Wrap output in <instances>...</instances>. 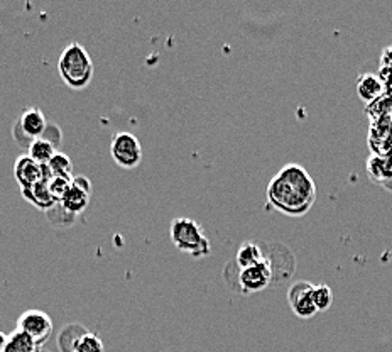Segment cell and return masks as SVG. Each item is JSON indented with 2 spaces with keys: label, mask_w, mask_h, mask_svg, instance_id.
<instances>
[{
  "label": "cell",
  "mask_w": 392,
  "mask_h": 352,
  "mask_svg": "<svg viewBox=\"0 0 392 352\" xmlns=\"http://www.w3.org/2000/svg\"><path fill=\"white\" fill-rule=\"evenodd\" d=\"M48 168L53 176L73 180V161H71L70 156L63 155V152H56L53 156V160L48 162Z\"/></svg>",
  "instance_id": "obj_17"
},
{
  "label": "cell",
  "mask_w": 392,
  "mask_h": 352,
  "mask_svg": "<svg viewBox=\"0 0 392 352\" xmlns=\"http://www.w3.org/2000/svg\"><path fill=\"white\" fill-rule=\"evenodd\" d=\"M267 261V254H265L264 247L259 246L257 242L247 241L242 242L235 254V266L238 269L250 268V266H257Z\"/></svg>",
  "instance_id": "obj_12"
},
{
  "label": "cell",
  "mask_w": 392,
  "mask_h": 352,
  "mask_svg": "<svg viewBox=\"0 0 392 352\" xmlns=\"http://www.w3.org/2000/svg\"><path fill=\"white\" fill-rule=\"evenodd\" d=\"M7 341H9V336H7V333L0 332V352H6Z\"/></svg>",
  "instance_id": "obj_23"
},
{
  "label": "cell",
  "mask_w": 392,
  "mask_h": 352,
  "mask_svg": "<svg viewBox=\"0 0 392 352\" xmlns=\"http://www.w3.org/2000/svg\"><path fill=\"white\" fill-rule=\"evenodd\" d=\"M58 73L71 90L87 88L95 75L92 56L80 43L68 44L58 61Z\"/></svg>",
  "instance_id": "obj_2"
},
{
  "label": "cell",
  "mask_w": 392,
  "mask_h": 352,
  "mask_svg": "<svg viewBox=\"0 0 392 352\" xmlns=\"http://www.w3.org/2000/svg\"><path fill=\"white\" fill-rule=\"evenodd\" d=\"M71 352H105V346L97 333L87 331L76 338Z\"/></svg>",
  "instance_id": "obj_18"
},
{
  "label": "cell",
  "mask_w": 392,
  "mask_h": 352,
  "mask_svg": "<svg viewBox=\"0 0 392 352\" xmlns=\"http://www.w3.org/2000/svg\"><path fill=\"white\" fill-rule=\"evenodd\" d=\"M56 152H58L56 147H54L51 143L44 141L43 138L34 139L33 144H31L29 149H27V156H29L34 162H38L39 166L48 165Z\"/></svg>",
  "instance_id": "obj_15"
},
{
  "label": "cell",
  "mask_w": 392,
  "mask_h": 352,
  "mask_svg": "<svg viewBox=\"0 0 392 352\" xmlns=\"http://www.w3.org/2000/svg\"><path fill=\"white\" fill-rule=\"evenodd\" d=\"M317 200V185L301 165L291 162L272 176L267 185V202L290 217H303Z\"/></svg>",
  "instance_id": "obj_1"
},
{
  "label": "cell",
  "mask_w": 392,
  "mask_h": 352,
  "mask_svg": "<svg viewBox=\"0 0 392 352\" xmlns=\"http://www.w3.org/2000/svg\"><path fill=\"white\" fill-rule=\"evenodd\" d=\"M272 278H274V271H272V266L269 263V259L257 266H250V268L238 269L237 283L240 284L238 290L245 293V295H249V293L263 291L269 286L270 283H272Z\"/></svg>",
  "instance_id": "obj_6"
},
{
  "label": "cell",
  "mask_w": 392,
  "mask_h": 352,
  "mask_svg": "<svg viewBox=\"0 0 392 352\" xmlns=\"http://www.w3.org/2000/svg\"><path fill=\"white\" fill-rule=\"evenodd\" d=\"M41 346L24 332L16 331L9 336L6 352H39Z\"/></svg>",
  "instance_id": "obj_16"
},
{
  "label": "cell",
  "mask_w": 392,
  "mask_h": 352,
  "mask_svg": "<svg viewBox=\"0 0 392 352\" xmlns=\"http://www.w3.org/2000/svg\"><path fill=\"white\" fill-rule=\"evenodd\" d=\"M16 331L27 333L39 346H43L53 333V320L43 310H26L17 319Z\"/></svg>",
  "instance_id": "obj_5"
},
{
  "label": "cell",
  "mask_w": 392,
  "mask_h": 352,
  "mask_svg": "<svg viewBox=\"0 0 392 352\" xmlns=\"http://www.w3.org/2000/svg\"><path fill=\"white\" fill-rule=\"evenodd\" d=\"M313 301L318 311H327L333 304V291L328 284H314L313 286Z\"/></svg>",
  "instance_id": "obj_19"
},
{
  "label": "cell",
  "mask_w": 392,
  "mask_h": 352,
  "mask_svg": "<svg viewBox=\"0 0 392 352\" xmlns=\"http://www.w3.org/2000/svg\"><path fill=\"white\" fill-rule=\"evenodd\" d=\"M313 286L314 284L308 281H297L287 291V300L296 317L311 319L318 314L313 301Z\"/></svg>",
  "instance_id": "obj_8"
},
{
  "label": "cell",
  "mask_w": 392,
  "mask_h": 352,
  "mask_svg": "<svg viewBox=\"0 0 392 352\" xmlns=\"http://www.w3.org/2000/svg\"><path fill=\"white\" fill-rule=\"evenodd\" d=\"M382 90H384V83L378 76L372 73H365L359 76L357 81V93L364 102H374L381 97Z\"/></svg>",
  "instance_id": "obj_14"
},
{
  "label": "cell",
  "mask_w": 392,
  "mask_h": 352,
  "mask_svg": "<svg viewBox=\"0 0 392 352\" xmlns=\"http://www.w3.org/2000/svg\"><path fill=\"white\" fill-rule=\"evenodd\" d=\"M46 215L49 222L54 225H71L76 220V215L70 214V212H68L60 202H58L54 207H51V209L46 212Z\"/></svg>",
  "instance_id": "obj_20"
},
{
  "label": "cell",
  "mask_w": 392,
  "mask_h": 352,
  "mask_svg": "<svg viewBox=\"0 0 392 352\" xmlns=\"http://www.w3.org/2000/svg\"><path fill=\"white\" fill-rule=\"evenodd\" d=\"M169 236L176 249L184 252L193 259H201L211 252L210 239L206 237L205 230L195 219L176 217L171 222Z\"/></svg>",
  "instance_id": "obj_3"
},
{
  "label": "cell",
  "mask_w": 392,
  "mask_h": 352,
  "mask_svg": "<svg viewBox=\"0 0 392 352\" xmlns=\"http://www.w3.org/2000/svg\"><path fill=\"white\" fill-rule=\"evenodd\" d=\"M90 198H92V182L87 176L80 175L73 176L70 188H68V192L61 198L60 203L70 214L78 217L88 207Z\"/></svg>",
  "instance_id": "obj_7"
},
{
  "label": "cell",
  "mask_w": 392,
  "mask_h": 352,
  "mask_svg": "<svg viewBox=\"0 0 392 352\" xmlns=\"http://www.w3.org/2000/svg\"><path fill=\"white\" fill-rule=\"evenodd\" d=\"M367 171L374 182L381 185L392 182V156H372L367 162Z\"/></svg>",
  "instance_id": "obj_13"
},
{
  "label": "cell",
  "mask_w": 392,
  "mask_h": 352,
  "mask_svg": "<svg viewBox=\"0 0 392 352\" xmlns=\"http://www.w3.org/2000/svg\"><path fill=\"white\" fill-rule=\"evenodd\" d=\"M110 156L120 168H137L142 161L141 141L132 133H117L110 141Z\"/></svg>",
  "instance_id": "obj_4"
},
{
  "label": "cell",
  "mask_w": 392,
  "mask_h": 352,
  "mask_svg": "<svg viewBox=\"0 0 392 352\" xmlns=\"http://www.w3.org/2000/svg\"><path fill=\"white\" fill-rule=\"evenodd\" d=\"M41 138L44 139V141H48V143H51L54 147H60V144H61V139H63V134H61V129L58 128L56 124H48V128L46 130H44V134L41 135Z\"/></svg>",
  "instance_id": "obj_22"
},
{
  "label": "cell",
  "mask_w": 392,
  "mask_h": 352,
  "mask_svg": "<svg viewBox=\"0 0 392 352\" xmlns=\"http://www.w3.org/2000/svg\"><path fill=\"white\" fill-rule=\"evenodd\" d=\"M17 124L21 125V129L24 130L27 138L39 139L44 134V130H46L49 122L38 107H27L22 110Z\"/></svg>",
  "instance_id": "obj_10"
},
{
  "label": "cell",
  "mask_w": 392,
  "mask_h": 352,
  "mask_svg": "<svg viewBox=\"0 0 392 352\" xmlns=\"http://www.w3.org/2000/svg\"><path fill=\"white\" fill-rule=\"evenodd\" d=\"M14 176L21 190L31 188L33 185L43 180V166L34 162L29 156H19L14 162Z\"/></svg>",
  "instance_id": "obj_9"
},
{
  "label": "cell",
  "mask_w": 392,
  "mask_h": 352,
  "mask_svg": "<svg viewBox=\"0 0 392 352\" xmlns=\"http://www.w3.org/2000/svg\"><path fill=\"white\" fill-rule=\"evenodd\" d=\"M70 185H71V180L53 176V178L49 180V192H51L54 200L61 202V198L65 197V193L68 192V188H70Z\"/></svg>",
  "instance_id": "obj_21"
},
{
  "label": "cell",
  "mask_w": 392,
  "mask_h": 352,
  "mask_svg": "<svg viewBox=\"0 0 392 352\" xmlns=\"http://www.w3.org/2000/svg\"><path fill=\"white\" fill-rule=\"evenodd\" d=\"M22 197L26 198L27 202L33 203L36 209L48 212L51 207L56 205V200H54L51 192H49V182L48 180H41L36 185H33L31 188H24L21 190Z\"/></svg>",
  "instance_id": "obj_11"
}]
</instances>
